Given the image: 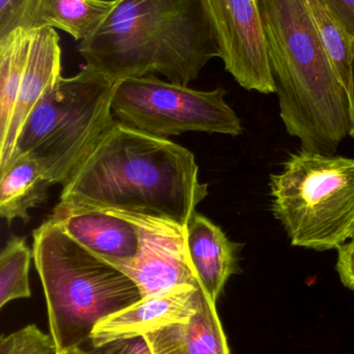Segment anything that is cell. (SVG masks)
<instances>
[{
  "label": "cell",
  "mask_w": 354,
  "mask_h": 354,
  "mask_svg": "<svg viewBox=\"0 0 354 354\" xmlns=\"http://www.w3.org/2000/svg\"><path fill=\"white\" fill-rule=\"evenodd\" d=\"M207 195L191 151L116 120L62 187L60 201L186 226Z\"/></svg>",
  "instance_id": "cell-1"
},
{
  "label": "cell",
  "mask_w": 354,
  "mask_h": 354,
  "mask_svg": "<svg viewBox=\"0 0 354 354\" xmlns=\"http://www.w3.org/2000/svg\"><path fill=\"white\" fill-rule=\"evenodd\" d=\"M77 50L87 66L116 82L161 75L185 86L220 57L204 0H116Z\"/></svg>",
  "instance_id": "cell-2"
},
{
  "label": "cell",
  "mask_w": 354,
  "mask_h": 354,
  "mask_svg": "<svg viewBox=\"0 0 354 354\" xmlns=\"http://www.w3.org/2000/svg\"><path fill=\"white\" fill-rule=\"evenodd\" d=\"M280 115L301 149L334 155L351 136V101L303 0H258Z\"/></svg>",
  "instance_id": "cell-3"
},
{
  "label": "cell",
  "mask_w": 354,
  "mask_h": 354,
  "mask_svg": "<svg viewBox=\"0 0 354 354\" xmlns=\"http://www.w3.org/2000/svg\"><path fill=\"white\" fill-rule=\"evenodd\" d=\"M48 326L58 351L80 347L104 318L141 301L136 284L48 218L33 232Z\"/></svg>",
  "instance_id": "cell-4"
},
{
  "label": "cell",
  "mask_w": 354,
  "mask_h": 354,
  "mask_svg": "<svg viewBox=\"0 0 354 354\" xmlns=\"http://www.w3.org/2000/svg\"><path fill=\"white\" fill-rule=\"evenodd\" d=\"M116 83L87 64L75 76L60 77L27 118L12 159L35 160L53 185L64 187L116 122L112 100Z\"/></svg>",
  "instance_id": "cell-5"
},
{
  "label": "cell",
  "mask_w": 354,
  "mask_h": 354,
  "mask_svg": "<svg viewBox=\"0 0 354 354\" xmlns=\"http://www.w3.org/2000/svg\"><path fill=\"white\" fill-rule=\"evenodd\" d=\"M269 187L272 214L293 247L330 251L354 239V159L301 149Z\"/></svg>",
  "instance_id": "cell-6"
},
{
  "label": "cell",
  "mask_w": 354,
  "mask_h": 354,
  "mask_svg": "<svg viewBox=\"0 0 354 354\" xmlns=\"http://www.w3.org/2000/svg\"><path fill=\"white\" fill-rule=\"evenodd\" d=\"M222 87L195 91L155 75L118 81L112 111L121 124L160 138L186 132L239 136L242 126Z\"/></svg>",
  "instance_id": "cell-7"
},
{
  "label": "cell",
  "mask_w": 354,
  "mask_h": 354,
  "mask_svg": "<svg viewBox=\"0 0 354 354\" xmlns=\"http://www.w3.org/2000/svg\"><path fill=\"white\" fill-rule=\"evenodd\" d=\"M226 70L247 91L276 93L258 0H204Z\"/></svg>",
  "instance_id": "cell-8"
},
{
  "label": "cell",
  "mask_w": 354,
  "mask_h": 354,
  "mask_svg": "<svg viewBox=\"0 0 354 354\" xmlns=\"http://www.w3.org/2000/svg\"><path fill=\"white\" fill-rule=\"evenodd\" d=\"M109 214L127 218L139 229L141 245L136 258L116 268L136 284L141 299L183 285L201 286L189 260L186 226L152 216Z\"/></svg>",
  "instance_id": "cell-9"
},
{
  "label": "cell",
  "mask_w": 354,
  "mask_h": 354,
  "mask_svg": "<svg viewBox=\"0 0 354 354\" xmlns=\"http://www.w3.org/2000/svg\"><path fill=\"white\" fill-rule=\"evenodd\" d=\"M205 291L201 286L183 285L159 295L143 297L134 305L104 318L89 340L95 348L121 339L145 336L163 326L188 319L197 312Z\"/></svg>",
  "instance_id": "cell-10"
},
{
  "label": "cell",
  "mask_w": 354,
  "mask_h": 354,
  "mask_svg": "<svg viewBox=\"0 0 354 354\" xmlns=\"http://www.w3.org/2000/svg\"><path fill=\"white\" fill-rule=\"evenodd\" d=\"M50 218L81 247L116 268L139 254V229L118 214L60 201Z\"/></svg>",
  "instance_id": "cell-11"
},
{
  "label": "cell",
  "mask_w": 354,
  "mask_h": 354,
  "mask_svg": "<svg viewBox=\"0 0 354 354\" xmlns=\"http://www.w3.org/2000/svg\"><path fill=\"white\" fill-rule=\"evenodd\" d=\"M62 77L60 35L51 27L31 29L30 49L10 128L0 140V171L12 161L17 139L35 106Z\"/></svg>",
  "instance_id": "cell-12"
},
{
  "label": "cell",
  "mask_w": 354,
  "mask_h": 354,
  "mask_svg": "<svg viewBox=\"0 0 354 354\" xmlns=\"http://www.w3.org/2000/svg\"><path fill=\"white\" fill-rule=\"evenodd\" d=\"M189 260L203 290L213 303L233 274L240 272L243 243L230 241L220 226L195 210L186 225Z\"/></svg>",
  "instance_id": "cell-13"
},
{
  "label": "cell",
  "mask_w": 354,
  "mask_h": 354,
  "mask_svg": "<svg viewBox=\"0 0 354 354\" xmlns=\"http://www.w3.org/2000/svg\"><path fill=\"white\" fill-rule=\"evenodd\" d=\"M153 354H231L216 304L204 295L188 319L145 335Z\"/></svg>",
  "instance_id": "cell-14"
},
{
  "label": "cell",
  "mask_w": 354,
  "mask_h": 354,
  "mask_svg": "<svg viewBox=\"0 0 354 354\" xmlns=\"http://www.w3.org/2000/svg\"><path fill=\"white\" fill-rule=\"evenodd\" d=\"M0 176V216L10 224L30 220L29 210L45 203L53 183L35 160L20 156L2 170Z\"/></svg>",
  "instance_id": "cell-15"
},
{
  "label": "cell",
  "mask_w": 354,
  "mask_h": 354,
  "mask_svg": "<svg viewBox=\"0 0 354 354\" xmlns=\"http://www.w3.org/2000/svg\"><path fill=\"white\" fill-rule=\"evenodd\" d=\"M116 4V0H42L35 28L60 29L80 43L97 32Z\"/></svg>",
  "instance_id": "cell-16"
},
{
  "label": "cell",
  "mask_w": 354,
  "mask_h": 354,
  "mask_svg": "<svg viewBox=\"0 0 354 354\" xmlns=\"http://www.w3.org/2000/svg\"><path fill=\"white\" fill-rule=\"evenodd\" d=\"M333 66L351 99L354 35L326 0H303ZM351 101V100H349Z\"/></svg>",
  "instance_id": "cell-17"
},
{
  "label": "cell",
  "mask_w": 354,
  "mask_h": 354,
  "mask_svg": "<svg viewBox=\"0 0 354 354\" xmlns=\"http://www.w3.org/2000/svg\"><path fill=\"white\" fill-rule=\"evenodd\" d=\"M31 29L18 28L0 39V140L4 138L30 49Z\"/></svg>",
  "instance_id": "cell-18"
},
{
  "label": "cell",
  "mask_w": 354,
  "mask_h": 354,
  "mask_svg": "<svg viewBox=\"0 0 354 354\" xmlns=\"http://www.w3.org/2000/svg\"><path fill=\"white\" fill-rule=\"evenodd\" d=\"M33 252L22 236L10 237L0 254V309L16 299L31 297L29 268Z\"/></svg>",
  "instance_id": "cell-19"
},
{
  "label": "cell",
  "mask_w": 354,
  "mask_h": 354,
  "mask_svg": "<svg viewBox=\"0 0 354 354\" xmlns=\"http://www.w3.org/2000/svg\"><path fill=\"white\" fill-rule=\"evenodd\" d=\"M51 335L42 332L35 324H28L0 340V354H58Z\"/></svg>",
  "instance_id": "cell-20"
},
{
  "label": "cell",
  "mask_w": 354,
  "mask_h": 354,
  "mask_svg": "<svg viewBox=\"0 0 354 354\" xmlns=\"http://www.w3.org/2000/svg\"><path fill=\"white\" fill-rule=\"evenodd\" d=\"M42 0H0V39L18 28L33 29Z\"/></svg>",
  "instance_id": "cell-21"
},
{
  "label": "cell",
  "mask_w": 354,
  "mask_h": 354,
  "mask_svg": "<svg viewBox=\"0 0 354 354\" xmlns=\"http://www.w3.org/2000/svg\"><path fill=\"white\" fill-rule=\"evenodd\" d=\"M99 354H153L145 336L121 339L100 348Z\"/></svg>",
  "instance_id": "cell-22"
},
{
  "label": "cell",
  "mask_w": 354,
  "mask_h": 354,
  "mask_svg": "<svg viewBox=\"0 0 354 354\" xmlns=\"http://www.w3.org/2000/svg\"><path fill=\"white\" fill-rule=\"evenodd\" d=\"M336 268L342 284L354 291V239L338 250Z\"/></svg>",
  "instance_id": "cell-23"
},
{
  "label": "cell",
  "mask_w": 354,
  "mask_h": 354,
  "mask_svg": "<svg viewBox=\"0 0 354 354\" xmlns=\"http://www.w3.org/2000/svg\"><path fill=\"white\" fill-rule=\"evenodd\" d=\"M354 35V0H326Z\"/></svg>",
  "instance_id": "cell-24"
},
{
  "label": "cell",
  "mask_w": 354,
  "mask_h": 354,
  "mask_svg": "<svg viewBox=\"0 0 354 354\" xmlns=\"http://www.w3.org/2000/svg\"><path fill=\"white\" fill-rule=\"evenodd\" d=\"M351 136L354 138V50H353V85H351Z\"/></svg>",
  "instance_id": "cell-25"
},
{
  "label": "cell",
  "mask_w": 354,
  "mask_h": 354,
  "mask_svg": "<svg viewBox=\"0 0 354 354\" xmlns=\"http://www.w3.org/2000/svg\"><path fill=\"white\" fill-rule=\"evenodd\" d=\"M58 354H99L91 353V351H83L80 347H74V348L67 349V351H62Z\"/></svg>",
  "instance_id": "cell-26"
}]
</instances>
